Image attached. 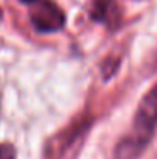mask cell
<instances>
[{"label": "cell", "mask_w": 157, "mask_h": 159, "mask_svg": "<svg viewBox=\"0 0 157 159\" xmlns=\"http://www.w3.org/2000/svg\"><path fill=\"white\" fill-rule=\"evenodd\" d=\"M157 124V85L140 102L135 115V135L118 146V157L129 159L145 146Z\"/></svg>", "instance_id": "cell-1"}, {"label": "cell", "mask_w": 157, "mask_h": 159, "mask_svg": "<svg viewBox=\"0 0 157 159\" xmlns=\"http://www.w3.org/2000/svg\"><path fill=\"white\" fill-rule=\"evenodd\" d=\"M31 24L39 32H56L63 29L66 22V16L61 7L51 0H37L31 7Z\"/></svg>", "instance_id": "cell-2"}, {"label": "cell", "mask_w": 157, "mask_h": 159, "mask_svg": "<svg viewBox=\"0 0 157 159\" xmlns=\"http://www.w3.org/2000/svg\"><path fill=\"white\" fill-rule=\"evenodd\" d=\"M17 157V151L12 144L3 142L0 144V159H15Z\"/></svg>", "instance_id": "cell-3"}, {"label": "cell", "mask_w": 157, "mask_h": 159, "mask_svg": "<svg viewBox=\"0 0 157 159\" xmlns=\"http://www.w3.org/2000/svg\"><path fill=\"white\" fill-rule=\"evenodd\" d=\"M20 2H24V3H34V2H37V0H20Z\"/></svg>", "instance_id": "cell-4"}]
</instances>
